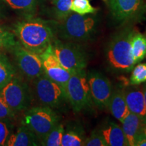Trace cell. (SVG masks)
Wrapping results in <instances>:
<instances>
[{
  "instance_id": "obj_1",
  "label": "cell",
  "mask_w": 146,
  "mask_h": 146,
  "mask_svg": "<svg viewBox=\"0 0 146 146\" xmlns=\"http://www.w3.org/2000/svg\"><path fill=\"white\" fill-rule=\"evenodd\" d=\"M13 33L25 48L40 55L56 38L57 26L41 18H29L16 23Z\"/></svg>"
},
{
  "instance_id": "obj_2",
  "label": "cell",
  "mask_w": 146,
  "mask_h": 146,
  "mask_svg": "<svg viewBox=\"0 0 146 146\" xmlns=\"http://www.w3.org/2000/svg\"><path fill=\"white\" fill-rule=\"evenodd\" d=\"M133 33L131 29H125L113 36L107 45L106 58L109 67L114 72H130L135 65L131 50Z\"/></svg>"
},
{
  "instance_id": "obj_3",
  "label": "cell",
  "mask_w": 146,
  "mask_h": 146,
  "mask_svg": "<svg viewBox=\"0 0 146 146\" xmlns=\"http://www.w3.org/2000/svg\"><path fill=\"white\" fill-rule=\"evenodd\" d=\"M98 20L94 15L71 12L57 25V33L62 40L74 43L87 41L96 33Z\"/></svg>"
},
{
  "instance_id": "obj_4",
  "label": "cell",
  "mask_w": 146,
  "mask_h": 146,
  "mask_svg": "<svg viewBox=\"0 0 146 146\" xmlns=\"http://www.w3.org/2000/svg\"><path fill=\"white\" fill-rule=\"evenodd\" d=\"M51 47L60 64L71 72L85 70L86 68L88 58L79 43L55 38Z\"/></svg>"
},
{
  "instance_id": "obj_5",
  "label": "cell",
  "mask_w": 146,
  "mask_h": 146,
  "mask_svg": "<svg viewBox=\"0 0 146 146\" xmlns=\"http://www.w3.org/2000/svg\"><path fill=\"white\" fill-rule=\"evenodd\" d=\"M65 93L67 100L75 112L89 108L94 104L85 70L72 73L67 83Z\"/></svg>"
},
{
  "instance_id": "obj_6",
  "label": "cell",
  "mask_w": 146,
  "mask_h": 146,
  "mask_svg": "<svg viewBox=\"0 0 146 146\" xmlns=\"http://www.w3.org/2000/svg\"><path fill=\"white\" fill-rule=\"evenodd\" d=\"M59 121L60 116L53 108L40 106L28 110L22 123L35 134L40 142Z\"/></svg>"
},
{
  "instance_id": "obj_7",
  "label": "cell",
  "mask_w": 146,
  "mask_h": 146,
  "mask_svg": "<svg viewBox=\"0 0 146 146\" xmlns=\"http://www.w3.org/2000/svg\"><path fill=\"white\" fill-rule=\"evenodd\" d=\"M33 81L35 95L41 106L56 108L61 106L65 102H68L62 87L45 73Z\"/></svg>"
},
{
  "instance_id": "obj_8",
  "label": "cell",
  "mask_w": 146,
  "mask_h": 146,
  "mask_svg": "<svg viewBox=\"0 0 146 146\" xmlns=\"http://www.w3.org/2000/svg\"><path fill=\"white\" fill-rule=\"evenodd\" d=\"M0 98L14 112H21L30 105L31 94L28 85L15 76L0 89Z\"/></svg>"
},
{
  "instance_id": "obj_9",
  "label": "cell",
  "mask_w": 146,
  "mask_h": 146,
  "mask_svg": "<svg viewBox=\"0 0 146 146\" xmlns=\"http://www.w3.org/2000/svg\"><path fill=\"white\" fill-rule=\"evenodd\" d=\"M112 17L120 24L138 21L146 13L145 0H106Z\"/></svg>"
},
{
  "instance_id": "obj_10",
  "label": "cell",
  "mask_w": 146,
  "mask_h": 146,
  "mask_svg": "<svg viewBox=\"0 0 146 146\" xmlns=\"http://www.w3.org/2000/svg\"><path fill=\"white\" fill-rule=\"evenodd\" d=\"M22 74L30 81H33L44 73L43 62L39 54L30 52L19 42L11 50Z\"/></svg>"
},
{
  "instance_id": "obj_11",
  "label": "cell",
  "mask_w": 146,
  "mask_h": 146,
  "mask_svg": "<svg viewBox=\"0 0 146 146\" xmlns=\"http://www.w3.org/2000/svg\"><path fill=\"white\" fill-rule=\"evenodd\" d=\"M87 74L93 102L98 108L107 109L113 91L112 83L98 71H91Z\"/></svg>"
},
{
  "instance_id": "obj_12",
  "label": "cell",
  "mask_w": 146,
  "mask_h": 146,
  "mask_svg": "<svg viewBox=\"0 0 146 146\" xmlns=\"http://www.w3.org/2000/svg\"><path fill=\"white\" fill-rule=\"evenodd\" d=\"M43 62L44 73L49 78L57 83L58 85L66 89L67 83L72 74V72L64 68L54 53L51 45L44 52L40 54Z\"/></svg>"
},
{
  "instance_id": "obj_13",
  "label": "cell",
  "mask_w": 146,
  "mask_h": 146,
  "mask_svg": "<svg viewBox=\"0 0 146 146\" xmlns=\"http://www.w3.org/2000/svg\"><path fill=\"white\" fill-rule=\"evenodd\" d=\"M126 102L130 112L136 114L142 123L146 124V106L141 87L133 85L125 89Z\"/></svg>"
},
{
  "instance_id": "obj_14",
  "label": "cell",
  "mask_w": 146,
  "mask_h": 146,
  "mask_svg": "<svg viewBox=\"0 0 146 146\" xmlns=\"http://www.w3.org/2000/svg\"><path fill=\"white\" fill-rule=\"evenodd\" d=\"M108 108H109L113 116L120 123L125 119L130 112L126 102L125 89H113Z\"/></svg>"
},
{
  "instance_id": "obj_15",
  "label": "cell",
  "mask_w": 146,
  "mask_h": 146,
  "mask_svg": "<svg viewBox=\"0 0 146 146\" xmlns=\"http://www.w3.org/2000/svg\"><path fill=\"white\" fill-rule=\"evenodd\" d=\"M108 146H128L123 129L114 122H108L100 129Z\"/></svg>"
},
{
  "instance_id": "obj_16",
  "label": "cell",
  "mask_w": 146,
  "mask_h": 146,
  "mask_svg": "<svg viewBox=\"0 0 146 146\" xmlns=\"http://www.w3.org/2000/svg\"><path fill=\"white\" fill-rule=\"evenodd\" d=\"M39 139L27 126L22 123L16 133H12L6 143L7 146H32L39 145Z\"/></svg>"
},
{
  "instance_id": "obj_17",
  "label": "cell",
  "mask_w": 146,
  "mask_h": 146,
  "mask_svg": "<svg viewBox=\"0 0 146 146\" xmlns=\"http://www.w3.org/2000/svg\"><path fill=\"white\" fill-rule=\"evenodd\" d=\"M121 123L128 146H135V139L138 135L141 132L143 123L136 114L132 112H129Z\"/></svg>"
},
{
  "instance_id": "obj_18",
  "label": "cell",
  "mask_w": 146,
  "mask_h": 146,
  "mask_svg": "<svg viewBox=\"0 0 146 146\" xmlns=\"http://www.w3.org/2000/svg\"><path fill=\"white\" fill-rule=\"evenodd\" d=\"M86 137L83 129L77 125H71L64 129L61 146H84Z\"/></svg>"
},
{
  "instance_id": "obj_19",
  "label": "cell",
  "mask_w": 146,
  "mask_h": 146,
  "mask_svg": "<svg viewBox=\"0 0 146 146\" xmlns=\"http://www.w3.org/2000/svg\"><path fill=\"white\" fill-rule=\"evenodd\" d=\"M131 50L135 64L141 62L146 56V36L134 31L131 39Z\"/></svg>"
},
{
  "instance_id": "obj_20",
  "label": "cell",
  "mask_w": 146,
  "mask_h": 146,
  "mask_svg": "<svg viewBox=\"0 0 146 146\" xmlns=\"http://www.w3.org/2000/svg\"><path fill=\"white\" fill-rule=\"evenodd\" d=\"M16 76L13 65L5 55L0 51V89Z\"/></svg>"
},
{
  "instance_id": "obj_21",
  "label": "cell",
  "mask_w": 146,
  "mask_h": 146,
  "mask_svg": "<svg viewBox=\"0 0 146 146\" xmlns=\"http://www.w3.org/2000/svg\"><path fill=\"white\" fill-rule=\"evenodd\" d=\"M64 127L62 124L58 123L40 141V145L45 146H61Z\"/></svg>"
},
{
  "instance_id": "obj_22",
  "label": "cell",
  "mask_w": 146,
  "mask_h": 146,
  "mask_svg": "<svg viewBox=\"0 0 146 146\" xmlns=\"http://www.w3.org/2000/svg\"><path fill=\"white\" fill-rule=\"evenodd\" d=\"M9 7L14 10L25 12L33 13L36 8L38 0H2Z\"/></svg>"
},
{
  "instance_id": "obj_23",
  "label": "cell",
  "mask_w": 146,
  "mask_h": 146,
  "mask_svg": "<svg viewBox=\"0 0 146 146\" xmlns=\"http://www.w3.org/2000/svg\"><path fill=\"white\" fill-rule=\"evenodd\" d=\"M73 0H56L54 1V13L58 21H61L68 16L71 11Z\"/></svg>"
},
{
  "instance_id": "obj_24",
  "label": "cell",
  "mask_w": 146,
  "mask_h": 146,
  "mask_svg": "<svg viewBox=\"0 0 146 146\" xmlns=\"http://www.w3.org/2000/svg\"><path fill=\"white\" fill-rule=\"evenodd\" d=\"M15 37L14 33L0 27V51L12 50L18 42Z\"/></svg>"
},
{
  "instance_id": "obj_25",
  "label": "cell",
  "mask_w": 146,
  "mask_h": 146,
  "mask_svg": "<svg viewBox=\"0 0 146 146\" xmlns=\"http://www.w3.org/2000/svg\"><path fill=\"white\" fill-rule=\"evenodd\" d=\"M97 9L91 5L89 0H73L71 5V11L81 15L94 14Z\"/></svg>"
},
{
  "instance_id": "obj_26",
  "label": "cell",
  "mask_w": 146,
  "mask_h": 146,
  "mask_svg": "<svg viewBox=\"0 0 146 146\" xmlns=\"http://www.w3.org/2000/svg\"><path fill=\"white\" fill-rule=\"evenodd\" d=\"M146 82V63H138L133 67L130 77L131 85H139Z\"/></svg>"
},
{
  "instance_id": "obj_27",
  "label": "cell",
  "mask_w": 146,
  "mask_h": 146,
  "mask_svg": "<svg viewBox=\"0 0 146 146\" xmlns=\"http://www.w3.org/2000/svg\"><path fill=\"white\" fill-rule=\"evenodd\" d=\"M84 145L85 146H108L100 130H94L88 137H86Z\"/></svg>"
},
{
  "instance_id": "obj_28",
  "label": "cell",
  "mask_w": 146,
  "mask_h": 146,
  "mask_svg": "<svg viewBox=\"0 0 146 146\" xmlns=\"http://www.w3.org/2000/svg\"><path fill=\"white\" fill-rule=\"evenodd\" d=\"M12 128L10 121L0 120V146L6 145L7 141L12 134Z\"/></svg>"
},
{
  "instance_id": "obj_29",
  "label": "cell",
  "mask_w": 146,
  "mask_h": 146,
  "mask_svg": "<svg viewBox=\"0 0 146 146\" xmlns=\"http://www.w3.org/2000/svg\"><path fill=\"white\" fill-rule=\"evenodd\" d=\"M14 117L15 112H14L5 104V102L0 98V120L10 121Z\"/></svg>"
},
{
  "instance_id": "obj_30",
  "label": "cell",
  "mask_w": 146,
  "mask_h": 146,
  "mask_svg": "<svg viewBox=\"0 0 146 146\" xmlns=\"http://www.w3.org/2000/svg\"><path fill=\"white\" fill-rule=\"evenodd\" d=\"M135 146H146V137L142 131L137 137L135 142Z\"/></svg>"
},
{
  "instance_id": "obj_31",
  "label": "cell",
  "mask_w": 146,
  "mask_h": 146,
  "mask_svg": "<svg viewBox=\"0 0 146 146\" xmlns=\"http://www.w3.org/2000/svg\"><path fill=\"white\" fill-rule=\"evenodd\" d=\"M142 91H143V97H144V100H145V106H146V82L145 83V84H144L143 88H142Z\"/></svg>"
},
{
  "instance_id": "obj_32",
  "label": "cell",
  "mask_w": 146,
  "mask_h": 146,
  "mask_svg": "<svg viewBox=\"0 0 146 146\" xmlns=\"http://www.w3.org/2000/svg\"><path fill=\"white\" fill-rule=\"evenodd\" d=\"M142 132L143 133L144 135L146 137V124H143V127H142Z\"/></svg>"
},
{
  "instance_id": "obj_33",
  "label": "cell",
  "mask_w": 146,
  "mask_h": 146,
  "mask_svg": "<svg viewBox=\"0 0 146 146\" xmlns=\"http://www.w3.org/2000/svg\"><path fill=\"white\" fill-rule=\"evenodd\" d=\"M1 17H2V13H1V8H0V19H1Z\"/></svg>"
},
{
  "instance_id": "obj_34",
  "label": "cell",
  "mask_w": 146,
  "mask_h": 146,
  "mask_svg": "<svg viewBox=\"0 0 146 146\" xmlns=\"http://www.w3.org/2000/svg\"><path fill=\"white\" fill-rule=\"evenodd\" d=\"M55 1H56V0H52V1H53V2H54Z\"/></svg>"
}]
</instances>
